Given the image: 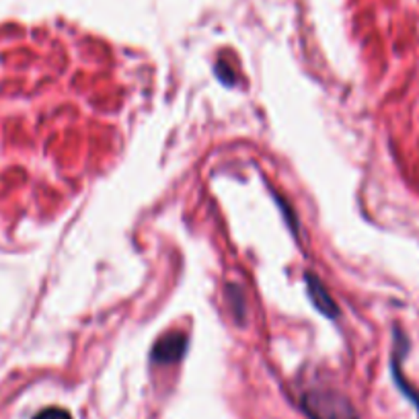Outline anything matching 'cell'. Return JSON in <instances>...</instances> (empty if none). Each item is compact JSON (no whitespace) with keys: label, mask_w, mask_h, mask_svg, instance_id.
I'll use <instances>...</instances> for the list:
<instances>
[{"label":"cell","mask_w":419,"mask_h":419,"mask_svg":"<svg viewBox=\"0 0 419 419\" xmlns=\"http://www.w3.org/2000/svg\"><path fill=\"white\" fill-rule=\"evenodd\" d=\"M214 72H216V77H218V80H220L222 85H227V87H234V85H236V75H234V70L230 68L229 62H218L216 68H214Z\"/></svg>","instance_id":"obj_6"},{"label":"cell","mask_w":419,"mask_h":419,"mask_svg":"<svg viewBox=\"0 0 419 419\" xmlns=\"http://www.w3.org/2000/svg\"><path fill=\"white\" fill-rule=\"evenodd\" d=\"M409 347H411V343H409V337H407V333L401 329V327H395L393 329V356H391V372H393V381L397 384V388H399L401 393L407 397V399L411 401L413 405H415V409L419 411V393L409 384V382L405 381V376H403V370H401V364L405 360V356H407V352H409Z\"/></svg>","instance_id":"obj_2"},{"label":"cell","mask_w":419,"mask_h":419,"mask_svg":"<svg viewBox=\"0 0 419 419\" xmlns=\"http://www.w3.org/2000/svg\"><path fill=\"white\" fill-rule=\"evenodd\" d=\"M273 200H276V202L280 204V208H282V214L286 216L288 229L292 230L294 234H298V220H296V214L292 212V208L288 206V204H286V202H284V200H280V195H276V193H273Z\"/></svg>","instance_id":"obj_7"},{"label":"cell","mask_w":419,"mask_h":419,"mask_svg":"<svg viewBox=\"0 0 419 419\" xmlns=\"http://www.w3.org/2000/svg\"><path fill=\"white\" fill-rule=\"evenodd\" d=\"M187 347H190V342H187L185 333H167L154 343L151 360H153V364L171 366V364L179 362L187 354Z\"/></svg>","instance_id":"obj_3"},{"label":"cell","mask_w":419,"mask_h":419,"mask_svg":"<svg viewBox=\"0 0 419 419\" xmlns=\"http://www.w3.org/2000/svg\"><path fill=\"white\" fill-rule=\"evenodd\" d=\"M305 284L310 305L315 306V308H317L323 317H327V319H337V317H339L337 303L333 300V296L329 294V290L325 288V284L319 280V276H317L315 271H306Z\"/></svg>","instance_id":"obj_4"},{"label":"cell","mask_w":419,"mask_h":419,"mask_svg":"<svg viewBox=\"0 0 419 419\" xmlns=\"http://www.w3.org/2000/svg\"><path fill=\"white\" fill-rule=\"evenodd\" d=\"M227 303L234 321L243 325L247 321V303H245V290L239 284H227Z\"/></svg>","instance_id":"obj_5"},{"label":"cell","mask_w":419,"mask_h":419,"mask_svg":"<svg viewBox=\"0 0 419 419\" xmlns=\"http://www.w3.org/2000/svg\"><path fill=\"white\" fill-rule=\"evenodd\" d=\"M33 419H72V415H70V411H66L62 407H48V409H41Z\"/></svg>","instance_id":"obj_8"},{"label":"cell","mask_w":419,"mask_h":419,"mask_svg":"<svg viewBox=\"0 0 419 419\" xmlns=\"http://www.w3.org/2000/svg\"><path fill=\"white\" fill-rule=\"evenodd\" d=\"M308 419H358L349 399L333 388H310L300 399Z\"/></svg>","instance_id":"obj_1"}]
</instances>
